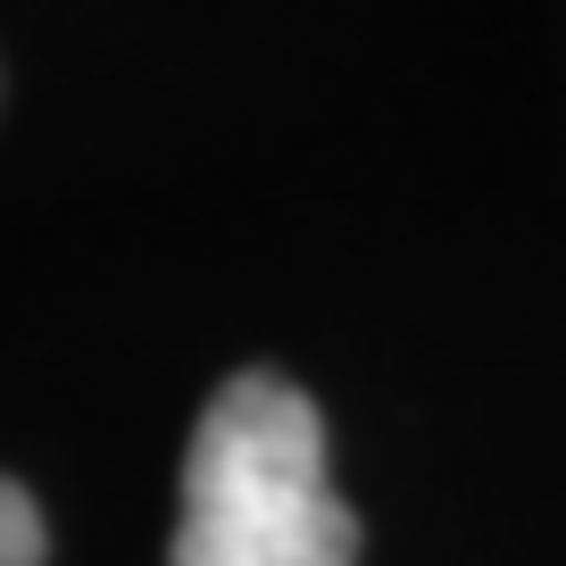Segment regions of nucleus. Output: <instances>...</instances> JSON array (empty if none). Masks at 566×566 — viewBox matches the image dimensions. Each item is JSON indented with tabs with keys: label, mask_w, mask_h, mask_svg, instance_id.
Instances as JSON below:
<instances>
[{
	"label": "nucleus",
	"mask_w": 566,
	"mask_h": 566,
	"mask_svg": "<svg viewBox=\"0 0 566 566\" xmlns=\"http://www.w3.org/2000/svg\"><path fill=\"white\" fill-rule=\"evenodd\" d=\"M167 566H358V516L325 475V417L283 375H233L192 424Z\"/></svg>",
	"instance_id": "f257e3e1"
},
{
	"label": "nucleus",
	"mask_w": 566,
	"mask_h": 566,
	"mask_svg": "<svg viewBox=\"0 0 566 566\" xmlns=\"http://www.w3.org/2000/svg\"><path fill=\"white\" fill-rule=\"evenodd\" d=\"M42 509H34V492L25 483H9L0 475V566H42Z\"/></svg>",
	"instance_id": "f03ea898"
}]
</instances>
